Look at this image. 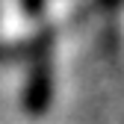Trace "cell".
Listing matches in <instances>:
<instances>
[{
    "label": "cell",
    "mask_w": 124,
    "mask_h": 124,
    "mask_svg": "<svg viewBox=\"0 0 124 124\" xmlns=\"http://www.w3.org/2000/svg\"><path fill=\"white\" fill-rule=\"evenodd\" d=\"M50 95H53V74H50V62L39 59L33 65V74H30V83L24 92V106L33 115H41L50 106Z\"/></svg>",
    "instance_id": "6da1fadb"
}]
</instances>
